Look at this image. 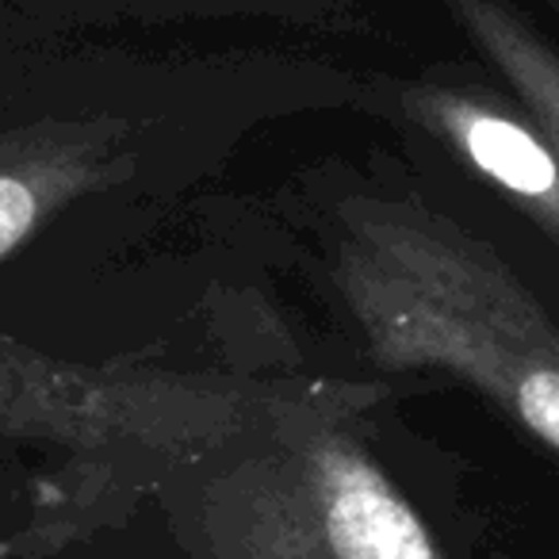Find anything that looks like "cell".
<instances>
[{
  "instance_id": "52a82bcc",
  "label": "cell",
  "mask_w": 559,
  "mask_h": 559,
  "mask_svg": "<svg viewBox=\"0 0 559 559\" xmlns=\"http://www.w3.org/2000/svg\"><path fill=\"white\" fill-rule=\"evenodd\" d=\"M4 556H9V548H4V544H0V559H4Z\"/></svg>"
},
{
  "instance_id": "3957f363",
  "label": "cell",
  "mask_w": 559,
  "mask_h": 559,
  "mask_svg": "<svg viewBox=\"0 0 559 559\" xmlns=\"http://www.w3.org/2000/svg\"><path fill=\"white\" fill-rule=\"evenodd\" d=\"M326 406H353V391L246 388L157 368H81L0 337V433L58 444L85 460L203 456Z\"/></svg>"
},
{
  "instance_id": "7a4b0ae2",
  "label": "cell",
  "mask_w": 559,
  "mask_h": 559,
  "mask_svg": "<svg viewBox=\"0 0 559 559\" xmlns=\"http://www.w3.org/2000/svg\"><path fill=\"white\" fill-rule=\"evenodd\" d=\"M349 406L238 437L195 487L200 559H449L380 460L342 429Z\"/></svg>"
},
{
  "instance_id": "6da1fadb",
  "label": "cell",
  "mask_w": 559,
  "mask_h": 559,
  "mask_svg": "<svg viewBox=\"0 0 559 559\" xmlns=\"http://www.w3.org/2000/svg\"><path fill=\"white\" fill-rule=\"evenodd\" d=\"M334 288L380 368L467 383L559 456V319L490 241L360 195L337 211Z\"/></svg>"
},
{
  "instance_id": "277c9868",
  "label": "cell",
  "mask_w": 559,
  "mask_h": 559,
  "mask_svg": "<svg viewBox=\"0 0 559 559\" xmlns=\"http://www.w3.org/2000/svg\"><path fill=\"white\" fill-rule=\"evenodd\" d=\"M399 100L421 131L441 139L559 246V146L513 96L483 85L414 81Z\"/></svg>"
},
{
  "instance_id": "8992f818",
  "label": "cell",
  "mask_w": 559,
  "mask_h": 559,
  "mask_svg": "<svg viewBox=\"0 0 559 559\" xmlns=\"http://www.w3.org/2000/svg\"><path fill=\"white\" fill-rule=\"evenodd\" d=\"M444 9L559 146V50L510 9V0H444Z\"/></svg>"
},
{
  "instance_id": "5b68a950",
  "label": "cell",
  "mask_w": 559,
  "mask_h": 559,
  "mask_svg": "<svg viewBox=\"0 0 559 559\" xmlns=\"http://www.w3.org/2000/svg\"><path fill=\"white\" fill-rule=\"evenodd\" d=\"M131 173L127 123L43 119L0 134V261L24 249L70 203Z\"/></svg>"
}]
</instances>
